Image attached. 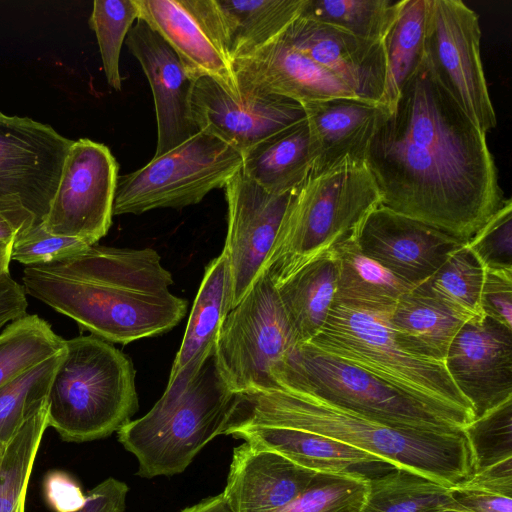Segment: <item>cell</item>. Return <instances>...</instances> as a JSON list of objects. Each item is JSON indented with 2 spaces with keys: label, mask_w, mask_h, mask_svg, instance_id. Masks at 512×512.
<instances>
[{
  "label": "cell",
  "mask_w": 512,
  "mask_h": 512,
  "mask_svg": "<svg viewBox=\"0 0 512 512\" xmlns=\"http://www.w3.org/2000/svg\"><path fill=\"white\" fill-rule=\"evenodd\" d=\"M312 168L306 118L259 141L242 153L241 171L268 192L299 187Z\"/></svg>",
  "instance_id": "83f0119b"
},
{
  "label": "cell",
  "mask_w": 512,
  "mask_h": 512,
  "mask_svg": "<svg viewBox=\"0 0 512 512\" xmlns=\"http://www.w3.org/2000/svg\"><path fill=\"white\" fill-rule=\"evenodd\" d=\"M144 21L177 54L189 77H209L239 96L233 64L214 39L194 0H134Z\"/></svg>",
  "instance_id": "7402d4cb"
},
{
  "label": "cell",
  "mask_w": 512,
  "mask_h": 512,
  "mask_svg": "<svg viewBox=\"0 0 512 512\" xmlns=\"http://www.w3.org/2000/svg\"><path fill=\"white\" fill-rule=\"evenodd\" d=\"M428 0H402L398 14L383 40L386 80L382 106L389 113L425 54Z\"/></svg>",
  "instance_id": "4dcf8cb0"
},
{
  "label": "cell",
  "mask_w": 512,
  "mask_h": 512,
  "mask_svg": "<svg viewBox=\"0 0 512 512\" xmlns=\"http://www.w3.org/2000/svg\"><path fill=\"white\" fill-rule=\"evenodd\" d=\"M48 425V405L30 415L0 443V512H26L29 480Z\"/></svg>",
  "instance_id": "1f68e13d"
},
{
  "label": "cell",
  "mask_w": 512,
  "mask_h": 512,
  "mask_svg": "<svg viewBox=\"0 0 512 512\" xmlns=\"http://www.w3.org/2000/svg\"><path fill=\"white\" fill-rule=\"evenodd\" d=\"M138 19L134 0H96L89 26L94 31L107 83L116 91L122 87L120 52L131 27Z\"/></svg>",
  "instance_id": "f35d334b"
},
{
  "label": "cell",
  "mask_w": 512,
  "mask_h": 512,
  "mask_svg": "<svg viewBox=\"0 0 512 512\" xmlns=\"http://www.w3.org/2000/svg\"><path fill=\"white\" fill-rule=\"evenodd\" d=\"M480 309L512 330V271L484 269Z\"/></svg>",
  "instance_id": "7bdbcfd3"
},
{
  "label": "cell",
  "mask_w": 512,
  "mask_h": 512,
  "mask_svg": "<svg viewBox=\"0 0 512 512\" xmlns=\"http://www.w3.org/2000/svg\"><path fill=\"white\" fill-rule=\"evenodd\" d=\"M39 223L17 197H0V243L10 244L23 232Z\"/></svg>",
  "instance_id": "7dc6e473"
},
{
  "label": "cell",
  "mask_w": 512,
  "mask_h": 512,
  "mask_svg": "<svg viewBox=\"0 0 512 512\" xmlns=\"http://www.w3.org/2000/svg\"><path fill=\"white\" fill-rule=\"evenodd\" d=\"M450 509L461 512H512V497L480 489L463 481L448 488Z\"/></svg>",
  "instance_id": "ee69618b"
},
{
  "label": "cell",
  "mask_w": 512,
  "mask_h": 512,
  "mask_svg": "<svg viewBox=\"0 0 512 512\" xmlns=\"http://www.w3.org/2000/svg\"><path fill=\"white\" fill-rule=\"evenodd\" d=\"M448 488L416 473L392 469L370 478L362 512H431L450 508Z\"/></svg>",
  "instance_id": "836d02e7"
},
{
  "label": "cell",
  "mask_w": 512,
  "mask_h": 512,
  "mask_svg": "<svg viewBox=\"0 0 512 512\" xmlns=\"http://www.w3.org/2000/svg\"><path fill=\"white\" fill-rule=\"evenodd\" d=\"M118 170L106 145L88 138L73 140L41 222L44 228L55 235L97 244L112 223Z\"/></svg>",
  "instance_id": "7c38bea8"
},
{
  "label": "cell",
  "mask_w": 512,
  "mask_h": 512,
  "mask_svg": "<svg viewBox=\"0 0 512 512\" xmlns=\"http://www.w3.org/2000/svg\"><path fill=\"white\" fill-rule=\"evenodd\" d=\"M181 512H232L222 493L208 497L197 504L183 509Z\"/></svg>",
  "instance_id": "681fc988"
},
{
  "label": "cell",
  "mask_w": 512,
  "mask_h": 512,
  "mask_svg": "<svg viewBox=\"0 0 512 512\" xmlns=\"http://www.w3.org/2000/svg\"><path fill=\"white\" fill-rule=\"evenodd\" d=\"M402 0H305L301 16L353 36L383 42Z\"/></svg>",
  "instance_id": "e575fe53"
},
{
  "label": "cell",
  "mask_w": 512,
  "mask_h": 512,
  "mask_svg": "<svg viewBox=\"0 0 512 512\" xmlns=\"http://www.w3.org/2000/svg\"><path fill=\"white\" fill-rule=\"evenodd\" d=\"M474 472L512 458V398L475 418L464 428Z\"/></svg>",
  "instance_id": "ab89813d"
},
{
  "label": "cell",
  "mask_w": 512,
  "mask_h": 512,
  "mask_svg": "<svg viewBox=\"0 0 512 512\" xmlns=\"http://www.w3.org/2000/svg\"><path fill=\"white\" fill-rule=\"evenodd\" d=\"M222 434L276 451L316 472L357 471L364 474L362 468L372 465L391 467L371 453L298 429L239 423L225 425Z\"/></svg>",
  "instance_id": "484cf974"
},
{
  "label": "cell",
  "mask_w": 512,
  "mask_h": 512,
  "mask_svg": "<svg viewBox=\"0 0 512 512\" xmlns=\"http://www.w3.org/2000/svg\"><path fill=\"white\" fill-rule=\"evenodd\" d=\"M128 486L109 477L85 494L84 503L72 512H124Z\"/></svg>",
  "instance_id": "bcb514c9"
},
{
  "label": "cell",
  "mask_w": 512,
  "mask_h": 512,
  "mask_svg": "<svg viewBox=\"0 0 512 512\" xmlns=\"http://www.w3.org/2000/svg\"><path fill=\"white\" fill-rule=\"evenodd\" d=\"M89 246L82 239L52 234L39 222L14 240L11 260L25 267L48 266L73 257Z\"/></svg>",
  "instance_id": "60d3db41"
},
{
  "label": "cell",
  "mask_w": 512,
  "mask_h": 512,
  "mask_svg": "<svg viewBox=\"0 0 512 512\" xmlns=\"http://www.w3.org/2000/svg\"><path fill=\"white\" fill-rule=\"evenodd\" d=\"M381 204L365 163H342L309 173L291 196L266 272L275 286L353 236Z\"/></svg>",
  "instance_id": "8992f818"
},
{
  "label": "cell",
  "mask_w": 512,
  "mask_h": 512,
  "mask_svg": "<svg viewBox=\"0 0 512 512\" xmlns=\"http://www.w3.org/2000/svg\"><path fill=\"white\" fill-rule=\"evenodd\" d=\"M12 244L0 243V277L10 274L9 266L11 260Z\"/></svg>",
  "instance_id": "f907efd6"
},
{
  "label": "cell",
  "mask_w": 512,
  "mask_h": 512,
  "mask_svg": "<svg viewBox=\"0 0 512 512\" xmlns=\"http://www.w3.org/2000/svg\"><path fill=\"white\" fill-rule=\"evenodd\" d=\"M337 270L335 302L387 318L412 288L364 255L351 236L331 249Z\"/></svg>",
  "instance_id": "4316f807"
},
{
  "label": "cell",
  "mask_w": 512,
  "mask_h": 512,
  "mask_svg": "<svg viewBox=\"0 0 512 512\" xmlns=\"http://www.w3.org/2000/svg\"><path fill=\"white\" fill-rule=\"evenodd\" d=\"M477 13L461 0H428L425 55L452 98L485 134L497 125L480 54Z\"/></svg>",
  "instance_id": "8fae6325"
},
{
  "label": "cell",
  "mask_w": 512,
  "mask_h": 512,
  "mask_svg": "<svg viewBox=\"0 0 512 512\" xmlns=\"http://www.w3.org/2000/svg\"><path fill=\"white\" fill-rule=\"evenodd\" d=\"M172 274L152 248L94 244L48 266H26L30 295L109 343L162 335L186 315L188 303L169 287Z\"/></svg>",
  "instance_id": "7a4b0ae2"
},
{
  "label": "cell",
  "mask_w": 512,
  "mask_h": 512,
  "mask_svg": "<svg viewBox=\"0 0 512 512\" xmlns=\"http://www.w3.org/2000/svg\"><path fill=\"white\" fill-rule=\"evenodd\" d=\"M239 423L318 434L446 487L466 481L474 473L463 429L433 432L390 426L304 392L278 388L236 393L225 425Z\"/></svg>",
  "instance_id": "3957f363"
},
{
  "label": "cell",
  "mask_w": 512,
  "mask_h": 512,
  "mask_svg": "<svg viewBox=\"0 0 512 512\" xmlns=\"http://www.w3.org/2000/svg\"><path fill=\"white\" fill-rule=\"evenodd\" d=\"M239 91L233 96L209 77L194 81L190 116L196 131L214 135L242 154L306 118L302 105L294 100L240 87Z\"/></svg>",
  "instance_id": "9a60e30c"
},
{
  "label": "cell",
  "mask_w": 512,
  "mask_h": 512,
  "mask_svg": "<svg viewBox=\"0 0 512 512\" xmlns=\"http://www.w3.org/2000/svg\"><path fill=\"white\" fill-rule=\"evenodd\" d=\"M272 374L279 388L314 395L390 426L433 432L463 429L451 415L309 343L296 345Z\"/></svg>",
  "instance_id": "ba28073f"
},
{
  "label": "cell",
  "mask_w": 512,
  "mask_h": 512,
  "mask_svg": "<svg viewBox=\"0 0 512 512\" xmlns=\"http://www.w3.org/2000/svg\"><path fill=\"white\" fill-rule=\"evenodd\" d=\"M365 164L381 205L465 242L505 200L486 134L425 54L375 132Z\"/></svg>",
  "instance_id": "6da1fadb"
},
{
  "label": "cell",
  "mask_w": 512,
  "mask_h": 512,
  "mask_svg": "<svg viewBox=\"0 0 512 512\" xmlns=\"http://www.w3.org/2000/svg\"><path fill=\"white\" fill-rule=\"evenodd\" d=\"M65 339L36 314L16 319L0 331V387L64 349Z\"/></svg>",
  "instance_id": "d590c367"
},
{
  "label": "cell",
  "mask_w": 512,
  "mask_h": 512,
  "mask_svg": "<svg viewBox=\"0 0 512 512\" xmlns=\"http://www.w3.org/2000/svg\"><path fill=\"white\" fill-rule=\"evenodd\" d=\"M224 189L227 234L223 251L231 271L232 309L266 271L294 190L284 194L268 192L241 170Z\"/></svg>",
  "instance_id": "4fadbf2b"
},
{
  "label": "cell",
  "mask_w": 512,
  "mask_h": 512,
  "mask_svg": "<svg viewBox=\"0 0 512 512\" xmlns=\"http://www.w3.org/2000/svg\"><path fill=\"white\" fill-rule=\"evenodd\" d=\"M43 494L47 505L54 512H72L85 500L78 482L67 472L49 471L43 479Z\"/></svg>",
  "instance_id": "f6af8a7d"
},
{
  "label": "cell",
  "mask_w": 512,
  "mask_h": 512,
  "mask_svg": "<svg viewBox=\"0 0 512 512\" xmlns=\"http://www.w3.org/2000/svg\"><path fill=\"white\" fill-rule=\"evenodd\" d=\"M445 367L474 419L512 398V330L481 314L454 337Z\"/></svg>",
  "instance_id": "e0dca14e"
},
{
  "label": "cell",
  "mask_w": 512,
  "mask_h": 512,
  "mask_svg": "<svg viewBox=\"0 0 512 512\" xmlns=\"http://www.w3.org/2000/svg\"><path fill=\"white\" fill-rule=\"evenodd\" d=\"M386 320L403 350L420 358L444 362L454 337L468 319L411 289Z\"/></svg>",
  "instance_id": "f1b7e54d"
},
{
  "label": "cell",
  "mask_w": 512,
  "mask_h": 512,
  "mask_svg": "<svg viewBox=\"0 0 512 512\" xmlns=\"http://www.w3.org/2000/svg\"><path fill=\"white\" fill-rule=\"evenodd\" d=\"M483 279L484 267L465 242L431 277L412 289L470 319L483 314L480 309Z\"/></svg>",
  "instance_id": "d6a6232c"
},
{
  "label": "cell",
  "mask_w": 512,
  "mask_h": 512,
  "mask_svg": "<svg viewBox=\"0 0 512 512\" xmlns=\"http://www.w3.org/2000/svg\"><path fill=\"white\" fill-rule=\"evenodd\" d=\"M232 64L238 87L285 97L301 105L358 98L343 81L294 48L282 35Z\"/></svg>",
  "instance_id": "ffe728a7"
},
{
  "label": "cell",
  "mask_w": 512,
  "mask_h": 512,
  "mask_svg": "<svg viewBox=\"0 0 512 512\" xmlns=\"http://www.w3.org/2000/svg\"><path fill=\"white\" fill-rule=\"evenodd\" d=\"M48 425L67 442L117 432L138 411L135 369L121 350L95 335L65 339L47 397Z\"/></svg>",
  "instance_id": "277c9868"
},
{
  "label": "cell",
  "mask_w": 512,
  "mask_h": 512,
  "mask_svg": "<svg viewBox=\"0 0 512 512\" xmlns=\"http://www.w3.org/2000/svg\"><path fill=\"white\" fill-rule=\"evenodd\" d=\"M361 252L414 288L431 277L465 241L383 205L353 234Z\"/></svg>",
  "instance_id": "2e32d148"
},
{
  "label": "cell",
  "mask_w": 512,
  "mask_h": 512,
  "mask_svg": "<svg viewBox=\"0 0 512 512\" xmlns=\"http://www.w3.org/2000/svg\"><path fill=\"white\" fill-rule=\"evenodd\" d=\"M297 342L265 271L224 319L215 345L218 371L232 392L278 389L273 369Z\"/></svg>",
  "instance_id": "30bf717a"
},
{
  "label": "cell",
  "mask_w": 512,
  "mask_h": 512,
  "mask_svg": "<svg viewBox=\"0 0 512 512\" xmlns=\"http://www.w3.org/2000/svg\"><path fill=\"white\" fill-rule=\"evenodd\" d=\"M484 269L512 271V202L505 199L500 208L467 241Z\"/></svg>",
  "instance_id": "b9f144b4"
},
{
  "label": "cell",
  "mask_w": 512,
  "mask_h": 512,
  "mask_svg": "<svg viewBox=\"0 0 512 512\" xmlns=\"http://www.w3.org/2000/svg\"><path fill=\"white\" fill-rule=\"evenodd\" d=\"M231 301L230 265L222 250L205 268L167 386L182 385L192 380L213 354L222 323L231 309Z\"/></svg>",
  "instance_id": "d4e9b609"
},
{
  "label": "cell",
  "mask_w": 512,
  "mask_h": 512,
  "mask_svg": "<svg viewBox=\"0 0 512 512\" xmlns=\"http://www.w3.org/2000/svg\"><path fill=\"white\" fill-rule=\"evenodd\" d=\"M282 36L343 81L359 99L382 105L386 80L383 42L362 39L301 15Z\"/></svg>",
  "instance_id": "ac0fdd59"
},
{
  "label": "cell",
  "mask_w": 512,
  "mask_h": 512,
  "mask_svg": "<svg viewBox=\"0 0 512 512\" xmlns=\"http://www.w3.org/2000/svg\"><path fill=\"white\" fill-rule=\"evenodd\" d=\"M312 154L311 173L342 163H365L379 125L389 111L358 98H335L302 104Z\"/></svg>",
  "instance_id": "603a6c76"
},
{
  "label": "cell",
  "mask_w": 512,
  "mask_h": 512,
  "mask_svg": "<svg viewBox=\"0 0 512 512\" xmlns=\"http://www.w3.org/2000/svg\"><path fill=\"white\" fill-rule=\"evenodd\" d=\"M73 140L50 125L0 111V197H17L45 218Z\"/></svg>",
  "instance_id": "5bb4252c"
},
{
  "label": "cell",
  "mask_w": 512,
  "mask_h": 512,
  "mask_svg": "<svg viewBox=\"0 0 512 512\" xmlns=\"http://www.w3.org/2000/svg\"><path fill=\"white\" fill-rule=\"evenodd\" d=\"M125 43L152 90L157 121L154 157L160 156L197 132L190 116L194 81L174 50L144 21L137 19Z\"/></svg>",
  "instance_id": "d6986e66"
},
{
  "label": "cell",
  "mask_w": 512,
  "mask_h": 512,
  "mask_svg": "<svg viewBox=\"0 0 512 512\" xmlns=\"http://www.w3.org/2000/svg\"><path fill=\"white\" fill-rule=\"evenodd\" d=\"M234 397L214 352L192 380L167 386L148 413L117 431L118 441L137 459V475L151 479L184 472L222 434Z\"/></svg>",
  "instance_id": "5b68a950"
},
{
  "label": "cell",
  "mask_w": 512,
  "mask_h": 512,
  "mask_svg": "<svg viewBox=\"0 0 512 512\" xmlns=\"http://www.w3.org/2000/svg\"><path fill=\"white\" fill-rule=\"evenodd\" d=\"M317 473L244 441L233 451L222 495L232 512H279L307 489Z\"/></svg>",
  "instance_id": "44dd1931"
},
{
  "label": "cell",
  "mask_w": 512,
  "mask_h": 512,
  "mask_svg": "<svg viewBox=\"0 0 512 512\" xmlns=\"http://www.w3.org/2000/svg\"><path fill=\"white\" fill-rule=\"evenodd\" d=\"M336 287L331 250L276 286L297 345L310 342L322 330L335 302Z\"/></svg>",
  "instance_id": "f546056e"
},
{
  "label": "cell",
  "mask_w": 512,
  "mask_h": 512,
  "mask_svg": "<svg viewBox=\"0 0 512 512\" xmlns=\"http://www.w3.org/2000/svg\"><path fill=\"white\" fill-rule=\"evenodd\" d=\"M431 512H461V511L450 509V508H440L437 510H433Z\"/></svg>",
  "instance_id": "816d5d0a"
},
{
  "label": "cell",
  "mask_w": 512,
  "mask_h": 512,
  "mask_svg": "<svg viewBox=\"0 0 512 512\" xmlns=\"http://www.w3.org/2000/svg\"><path fill=\"white\" fill-rule=\"evenodd\" d=\"M308 343L451 415L463 428L474 420L471 404L444 362L403 350L384 317L334 303L324 327Z\"/></svg>",
  "instance_id": "52a82bcc"
},
{
  "label": "cell",
  "mask_w": 512,
  "mask_h": 512,
  "mask_svg": "<svg viewBox=\"0 0 512 512\" xmlns=\"http://www.w3.org/2000/svg\"><path fill=\"white\" fill-rule=\"evenodd\" d=\"M241 167L240 151L197 131L140 169L118 177L113 216L197 204L212 190L224 188Z\"/></svg>",
  "instance_id": "9c48e42d"
},
{
  "label": "cell",
  "mask_w": 512,
  "mask_h": 512,
  "mask_svg": "<svg viewBox=\"0 0 512 512\" xmlns=\"http://www.w3.org/2000/svg\"><path fill=\"white\" fill-rule=\"evenodd\" d=\"M465 482L486 491L512 497V458L474 472Z\"/></svg>",
  "instance_id": "c3c4849f"
},
{
  "label": "cell",
  "mask_w": 512,
  "mask_h": 512,
  "mask_svg": "<svg viewBox=\"0 0 512 512\" xmlns=\"http://www.w3.org/2000/svg\"><path fill=\"white\" fill-rule=\"evenodd\" d=\"M63 353L64 349L0 387V443L7 442L30 415L47 403L52 379Z\"/></svg>",
  "instance_id": "8d00e7d4"
},
{
  "label": "cell",
  "mask_w": 512,
  "mask_h": 512,
  "mask_svg": "<svg viewBox=\"0 0 512 512\" xmlns=\"http://www.w3.org/2000/svg\"><path fill=\"white\" fill-rule=\"evenodd\" d=\"M370 478L357 471L318 472L307 489L279 512H362Z\"/></svg>",
  "instance_id": "74e56055"
},
{
  "label": "cell",
  "mask_w": 512,
  "mask_h": 512,
  "mask_svg": "<svg viewBox=\"0 0 512 512\" xmlns=\"http://www.w3.org/2000/svg\"><path fill=\"white\" fill-rule=\"evenodd\" d=\"M194 1L210 33L232 63L281 36L305 4V0Z\"/></svg>",
  "instance_id": "cb8c5ba5"
}]
</instances>
